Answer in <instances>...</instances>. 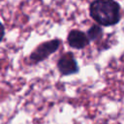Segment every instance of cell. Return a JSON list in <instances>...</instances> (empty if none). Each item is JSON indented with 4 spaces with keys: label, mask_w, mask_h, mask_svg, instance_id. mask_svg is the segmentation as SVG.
<instances>
[{
    "label": "cell",
    "mask_w": 124,
    "mask_h": 124,
    "mask_svg": "<svg viewBox=\"0 0 124 124\" xmlns=\"http://www.w3.org/2000/svg\"><path fill=\"white\" fill-rule=\"evenodd\" d=\"M90 16L99 25L112 26L120 20V5L115 0H94L89 6Z\"/></svg>",
    "instance_id": "6da1fadb"
},
{
    "label": "cell",
    "mask_w": 124,
    "mask_h": 124,
    "mask_svg": "<svg viewBox=\"0 0 124 124\" xmlns=\"http://www.w3.org/2000/svg\"><path fill=\"white\" fill-rule=\"evenodd\" d=\"M61 41L59 39H52L46 42H44L37 46V47L30 53L29 59L33 64L39 63L49 57L54 53L60 46Z\"/></svg>",
    "instance_id": "7a4b0ae2"
},
{
    "label": "cell",
    "mask_w": 124,
    "mask_h": 124,
    "mask_svg": "<svg viewBox=\"0 0 124 124\" xmlns=\"http://www.w3.org/2000/svg\"><path fill=\"white\" fill-rule=\"evenodd\" d=\"M57 69L62 76H70L78 72V65L72 52H65L57 60Z\"/></svg>",
    "instance_id": "3957f363"
},
{
    "label": "cell",
    "mask_w": 124,
    "mask_h": 124,
    "mask_svg": "<svg viewBox=\"0 0 124 124\" xmlns=\"http://www.w3.org/2000/svg\"><path fill=\"white\" fill-rule=\"evenodd\" d=\"M67 43L72 48L82 49L89 45L90 41L84 32L80 30L73 29L69 32L67 36Z\"/></svg>",
    "instance_id": "277c9868"
},
{
    "label": "cell",
    "mask_w": 124,
    "mask_h": 124,
    "mask_svg": "<svg viewBox=\"0 0 124 124\" xmlns=\"http://www.w3.org/2000/svg\"><path fill=\"white\" fill-rule=\"evenodd\" d=\"M86 35H87L89 41H96V40L100 39L103 36V29H102V27L100 25L93 24L87 30Z\"/></svg>",
    "instance_id": "5b68a950"
}]
</instances>
